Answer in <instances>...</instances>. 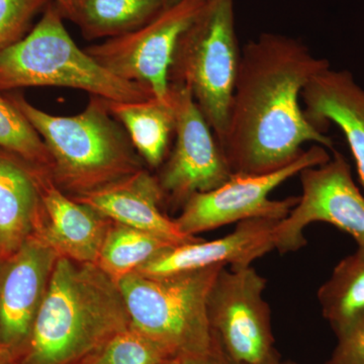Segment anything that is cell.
<instances>
[{"mask_svg":"<svg viewBox=\"0 0 364 364\" xmlns=\"http://www.w3.org/2000/svg\"><path fill=\"white\" fill-rule=\"evenodd\" d=\"M36 176L45 215L41 238L59 257L97 264L112 221L90 205L65 195L47 170L38 169Z\"/></svg>","mask_w":364,"mask_h":364,"instance_id":"15","label":"cell"},{"mask_svg":"<svg viewBox=\"0 0 364 364\" xmlns=\"http://www.w3.org/2000/svg\"><path fill=\"white\" fill-rule=\"evenodd\" d=\"M267 284L252 265L223 267L210 289L213 336L236 364H259L277 351L270 308L263 298Z\"/></svg>","mask_w":364,"mask_h":364,"instance_id":"9","label":"cell"},{"mask_svg":"<svg viewBox=\"0 0 364 364\" xmlns=\"http://www.w3.org/2000/svg\"><path fill=\"white\" fill-rule=\"evenodd\" d=\"M205 1L181 0L165 7L142 28L85 50L117 77L139 83L153 97L169 102V73L177 45L202 11Z\"/></svg>","mask_w":364,"mask_h":364,"instance_id":"8","label":"cell"},{"mask_svg":"<svg viewBox=\"0 0 364 364\" xmlns=\"http://www.w3.org/2000/svg\"><path fill=\"white\" fill-rule=\"evenodd\" d=\"M52 1L58 7L65 20L75 23L80 0H52Z\"/></svg>","mask_w":364,"mask_h":364,"instance_id":"27","label":"cell"},{"mask_svg":"<svg viewBox=\"0 0 364 364\" xmlns=\"http://www.w3.org/2000/svg\"><path fill=\"white\" fill-rule=\"evenodd\" d=\"M330 67L301 41L261 33L241 50L221 145L233 174H263L291 164L306 144L332 149L333 140L306 119L301 93Z\"/></svg>","mask_w":364,"mask_h":364,"instance_id":"1","label":"cell"},{"mask_svg":"<svg viewBox=\"0 0 364 364\" xmlns=\"http://www.w3.org/2000/svg\"><path fill=\"white\" fill-rule=\"evenodd\" d=\"M172 359L133 328L117 333L87 364H162Z\"/></svg>","mask_w":364,"mask_h":364,"instance_id":"23","label":"cell"},{"mask_svg":"<svg viewBox=\"0 0 364 364\" xmlns=\"http://www.w3.org/2000/svg\"><path fill=\"white\" fill-rule=\"evenodd\" d=\"M213 335V334H212ZM181 364H236L223 350L221 345L213 336V344L210 350L200 355L181 358Z\"/></svg>","mask_w":364,"mask_h":364,"instance_id":"26","label":"cell"},{"mask_svg":"<svg viewBox=\"0 0 364 364\" xmlns=\"http://www.w3.org/2000/svg\"><path fill=\"white\" fill-rule=\"evenodd\" d=\"M129 327L117 284L95 264L59 257L21 364H87Z\"/></svg>","mask_w":364,"mask_h":364,"instance_id":"2","label":"cell"},{"mask_svg":"<svg viewBox=\"0 0 364 364\" xmlns=\"http://www.w3.org/2000/svg\"><path fill=\"white\" fill-rule=\"evenodd\" d=\"M306 119L324 132L330 124L339 127L350 147L359 182L364 191V90L349 71L318 72L301 93Z\"/></svg>","mask_w":364,"mask_h":364,"instance_id":"16","label":"cell"},{"mask_svg":"<svg viewBox=\"0 0 364 364\" xmlns=\"http://www.w3.org/2000/svg\"><path fill=\"white\" fill-rule=\"evenodd\" d=\"M336 337V346L326 364H364V313Z\"/></svg>","mask_w":364,"mask_h":364,"instance_id":"25","label":"cell"},{"mask_svg":"<svg viewBox=\"0 0 364 364\" xmlns=\"http://www.w3.org/2000/svg\"><path fill=\"white\" fill-rule=\"evenodd\" d=\"M167 0H80L75 25L87 40L134 32L156 18Z\"/></svg>","mask_w":364,"mask_h":364,"instance_id":"19","label":"cell"},{"mask_svg":"<svg viewBox=\"0 0 364 364\" xmlns=\"http://www.w3.org/2000/svg\"><path fill=\"white\" fill-rule=\"evenodd\" d=\"M162 364H181V358H172Z\"/></svg>","mask_w":364,"mask_h":364,"instance_id":"30","label":"cell"},{"mask_svg":"<svg viewBox=\"0 0 364 364\" xmlns=\"http://www.w3.org/2000/svg\"><path fill=\"white\" fill-rule=\"evenodd\" d=\"M176 109L174 143L157 177L164 203L183 208L198 193L233 176L214 131L186 85H170Z\"/></svg>","mask_w":364,"mask_h":364,"instance_id":"10","label":"cell"},{"mask_svg":"<svg viewBox=\"0 0 364 364\" xmlns=\"http://www.w3.org/2000/svg\"><path fill=\"white\" fill-rule=\"evenodd\" d=\"M179 1H181V0H167V6H173V4H176Z\"/></svg>","mask_w":364,"mask_h":364,"instance_id":"31","label":"cell"},{"mask_svg":"<svg viewBox=\"0 0 364 364\" xmlns=\"http://www.w3.org/2000/svg\"><path fill=\"white\" fill-rule=\"evenodd\" d=\"M282 364H299V363H294V361H291V360H287V361H282Z\"/></svg>","mask_w":364,"mask_h":364,"instance_id":"32","label":"cell"},{"mask_svg":"<svg viewBox=\"0 0 364 364\" xmlns=\"http://www.w3.org/2000/svg\"><path fill=\"white\" fill-rule=\"evenodd\" d=\"M0 148L25 160L36 168L52 167L51 156L37 131L9 100L0 95Z\"/></svg>","mask_w":364,"mask_h":364,"instance_id":"22","label":"cell"},{"mask_svg":"<svg viewBox=\"0 0 364 364\" xmlns=\"http://www.w3.org/2000/svg\"><path fill=\"white\" fill-rule=\"evenodd\" d=\"M58 258L42 238H28L0 267V346L28 341Z\"/></svg>","mask_w":364,"mask_h":364,"instance_id":"12","label":"cell"},{"mask_svg":"<svg viewBox=\"0 0 364 364\" xmlns=\"http://www.w3.org/2000/svg\"><path fill=\"white\" fill-rule=\"evenodd\" d=\"M330 158L325 147L313 144L296 161L277 171L233 174L219 188L189 198L174 221L182 233L193 237L245 220L282 221L298 203L299 196L272 200L270 193L301 170L324 164Z\"/></svg>","mask_w":364,"mask_h":364,"instance_id":"7","label":"cell"},{"mask_svg":"<svg viewBox=\"0 0 364 364\" xmlns=\"http://www.w3.org/2000/svg\"><path fill=\"white\" fill-rule=\"evenodd\" d=\"M109 111L123 126L134 148L151 168H159L166 159L176 132L173 102L150 97L141 102L107 100Z\"/></svg>","mask_w":364,"mask_h":364,"instance_id":"18","label":"cell"},{"mask_svg":"<svg viewBox=\"0 0 364 364\" xmlns=\"http://www.w3.org/2000/svg\"><path fill=\"white\" fill-rule=\"evenodd\" d=\"M73 198L112 222L146 232L171 245L202 240L182 233L176 221L164 215V195L157 177L144 169Z\"/></svg>","mask_w":364,"mask_h":364,"instance_id":"14","label":"cell"},{"mask_svg":"<svg viewBox=\"0 0 364 364\" xmlns=\"http://www.w3.org/2000/svg\"><path fill=\"white\" fill-rule=\"evenodd\" d=\"M240 59L235 0H205L179 40L169 81L188 86L219 143L226 132Z\"/></svg>","mask_w":364,"mask_h":364,"instance_id":"6","label":"cell"},{"mask_svg":"<svg viewBox=\"0 0 364 364\" xmlns=\"http://www.w3.org/2000/svg\"><path fill=\"white\" fill-rule=\"evenodd\" d=\"M0 364H14L11 360V349L0 346Z\"/></svg>","mask_w":364,"mask_h":364,"instance_id":"28","label":"cell"},{"mask_svg":"<svg viewBox=\"0 0 364 364\" xmlns=\"http://www.w3.org/2000/svg\"><path fill=\"white\" fill-rule=\"evenodd\" d=\"M0 148V249L14 253L28 238L42 208L36 167Z\"/></svg>","mask_w":364,"mask_h":364,"instance_id":"17","label":"cell"},{"mask_svg":"<svg viewBox=\"0 0 364 364\" xmlns=\"http://www.w3.org/2000/svg\"><path fill=\"white\" fill-rule=\"evenodd\" d=\"M299 176L303 191L289 215L277 224L275 249L286 254L303 248L304 231L315 222L331 224L364 245V196L346 158L334 151L329 161L301 170Z\"/></svg>","mask_w":364,"mask_h":364,"instance_id":"11","label":"cell"},{"mask_svg":"<svg viewBox=\"0 0 364 364\" xmlns=\"http://www.w3.org/2000/svg\"><path fill=\"white\" fill-rule=\"evenodd\" d=\"M215 267L168 277L133 272L117 282L130 327L161 347L170 358L207 353L213 344L208 299Z\"/></svg>","mask_w":364,"mask_h":364,"instance_id":"5","label":"cell"},{"mask_svg":"<svg viewBox=\"0 0 364 364\" xmlns=\"http://www.w3.org/2000/svg\"><path fill=\"white\" fill-rule=\"evenodd\" d=\"M259 364H282V360H280L279 352H273L269 358L265 359L264 361H262V363Z\"/></svg>","mask_w":364,"mask_h":364,"instance_id":"29","label":"cell"},{"mask_svg":"<svg viewBox=\"0 0 364 364\" xmlns=\"http://www.w3.org/2000/svg\"><path fill=\"white\" fill-rule=\"evenodd\" d=\"M317 296L323 317L335 335L364 313V245L339 261Z\"/></svg>","mask_w":364,"mask_h":364,"instance_id":"20","label":"cell"},{"mask_svg":"<svg viewBox=\"0 0 364 364\" xmlns=\"http://www.w3.org/2000/svg\"><path fill=\"white\" fill-rule=\"evenodd\" d=\"M172 246L156 236L112 222L95 265L117 284Z\"/></svg>","mask_w":364,"mask_h":364,"instance_id":"21","label":"cell"},{"mask_svg":"<svg viewBox=\"0 0 364 364\" xmlns=\"http://www.w3.org/2000/svg\"><path fill=\"white\" fill-rule=\"evenodd\" d=\"M279 222L259 218L237 223L236 229L222 238L172 246L135 272L161 277L215 267H250L275 250Z\"/></svg>","mask_w":364,"mask_h":364,"instance_id":"13","label":"cell"},{"mask_svg":"<svg viewBox=\"0 0 364 364\" xmlns=\"http://www.w3.org/2000/svg\"><path fill=\"white\" fill-rule=\"evenodd\" d=\"M52 0H0V49L14 44L30 32L33 18Z\"/></svg>","mask_w":364,"mask_h":364,"instance_id":"24","label":"cell"},{"mask_svg":"<svg viewBox=\"0 0 364 364\" xmlns=\"http://www.w3.org/2000/svg\"><path fill=\"white\" fill-rule=\"evenodd\" d=\"M6 97L44 141L52 160L50 176L61 191L83 195L143 169L107 100L90 97L82 112L62 117L35 107L21 93Z\"/></svg>","mask_w":364,"mask_h":364,"instance_id":"3","label":"cell"},{"mask_svg":"<svg viewBox=\"0 0 364 364\" xmlns=\"http://www.w3.org/2000/svg\"><path fill=\"white\" fill-rule=\"evenodd\" d=\"M64 16L51 1L25 37L0 49V91L26 87L83 90L109 102H141L147 88L117 77L80 49L69 35Z\"/></svg>","mask_w":364,"mask_h":364,"instance_id":"4","label":"cell"}]
</instances>
